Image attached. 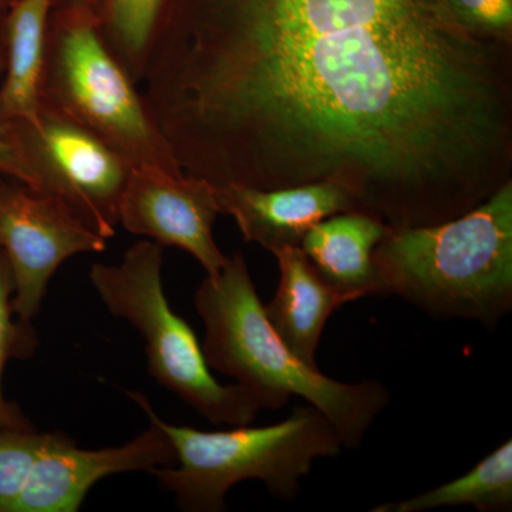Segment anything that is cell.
<instances>
[{
    "mask_svg": "<svg viewBox=\"0 0 512 512\" xmlns=\"http://www.w3.org/2000/svg\"><path fill=\"white\" fill-rule=\"evenodd\" d=\"M57 3L70 6V8L90 10V12H100L101 0H57Z\"/></svg>",
    "mask_w": 512,
    "mask_h": 512,
    "instance_id": "21",
    "label": "cell"
},
{
    "mask_svg": "<svg viewBox=\"0 0 512 512\" xmlns=\"http://www.w3.org/2000/svg\"><path fill=\"white\" fill-rule=\"evenodd\" d=\"M13 278L8 256L0 248V431L36 430L18 404L3 394V370L10 359H29L36 352L39 340L29 322L13 318Z\"/></svg>",
    "mask_w": 512,
    "mask_h": 512,
    "instance_id": "17",
    "label": "cell"
},
{
    "mask_svg": "<svg viewBox=\"0 0 512 512\" xmlns=\"http://www.w3.org/2000/svg\"><path fill=\"white\" fill-rule=\"evenodd\" d=\"M2 180H3L2 175H0V184H2Z\"/></svg>",
    "mask_w": 512,
    "mask_h": 512,
    "instance_id": "23",
    "label": "cell"
},
{
    "mask_svg": "<svg viewBox=\"0 0 512 512\" xmlns=\"http://www.w3.org/2000/svg\"><path fill=\"white\" fill-rule=\"evenodd\" d=\"M271 254L278 261L279 284L272 301L264 305L266 316L293 355L319 369L316 350L330 316L362 298L330 285L301 247L279 248Z\"/></svg>",
    "mask_w": 512,
    "mask_h": 512,
    "instance_id": "12",
    "label": "cell"
},
{
    "mask_svg": "<svg viewBox=\"0 0 512 512\" xmlns=\"http://www.w3.org/2000/svg\"><path fill=\"white\" fill-rule=\"evenodd\" d=\"M60 434V431H0V512H13L37 458Z\"/></svg>",
    "mask_w": 512,
    "mask_h": 512,
    "instance_id": "18",
    "label": "cell"
},
{
    "mask_svg": "<svg viewBox=\"0 0 512 512\" xmlns=\"http://www.w3.org/2000/svg\"><path fill=\"white\" fill-rule=\"evenodd\" d=\"M177 463L173 441L153 420L130 443L101 450H82L62 433L37 458L13 512H74L101 478L134 471L153 473Z\"/></svg>",
    "mask_w": 512,
    "mask_h": 512,
    "instance_id": "10",
    "label": "cell"
},
{
    "mask_svg": "<svg viewBox=\"0 0 512 512\" xmlns=\"http://www.w3.org/2000/svg\"><path fill=\"white\" fill-rule=\"evenodd\" d=\"M0 2L5 3L6 6H9L12 3V0H0Z\"/></svg>",
    "mask_w": 512,
    "mask_h": 512,
    "instance_id": "22",
    "label": "cell"
},
{
    "mask_svg": "<svg viewBox=\"0 0 512 512\" xmlns=\"http://www.w3.org/2000/svg\"><path fill=\"white\" fill-rule=\"evenodd\" d=\"M57 0H12L6 12L8 62L0 84V121L36 120L50 15Z\"/></svg>",
    "mask_w": 512,
    "mask_h": 512,
    "instance_id": "14",
    "label": "cell"
},
{
    "mask_svg": "<svg viewBox=\"0 0 512 512\" xmlns=\"http://www.w3.org/2000/svg\"><path fill=\"white\" fill-rule=\"evenodd\" d=\"M0 248L13 278L12 309L30 322L60 265L74 255L103 252L107 239L87 227L66 204L20 181L0 184Z\"/></svg>",
    "mask_w": 512,
    "mask_h": 512,
    "instance_id": "8",
    "label": "cell"
},
{
    "mask_svg": "<svg viewBox=\"0 0 512 512\" xmlns=\"http://www.w3.org/2000/svg\"><path fill=\"white\" fill-rule=\"evenodd\" d=\"M0 3H2V2H0ZM3 5H5V3H3Z\"/></svg>",
    "mask_w": 512,
    "mask_h": 512,
    "instance_id": "24",
    "label": "cell"
},
{
    "mask_svg": "<svg viewBox=\"0 0 512 512\" xmlns=\"http://www.w3.org/2000/svg\"><path fill=\"white\" fill-rule=\"evenodd\" d=\"M163 247L141 241L119 265L93 264L90 282L107 311L126 319L146 340L148 372L212 424L247 426L264 402L241 384L211 375L194 330L171 309L163 286Z\"/></svg>",
    "mask_w": 512,
    "mask_h": 512,
    "instance_id": "6",
    "label": "cell"
},
{
    "mask_svg": "<svg viewBox=\"0 0 512 512\" xmlns=\"http://www.w3.org/2000/svg\"><path fill=\"white\" fill-rule=\"evenodd\" d=\"M0 138L28 185L67 205L87 227L109 239L131 165L100 138L62 114L40 106L36 120L0 121Z\"/></svg>",
    "mask_w": 512,
    "mask_h": 512,
    "instance_id": "7",
    "label": "cell"
},
{
    "mask_svg": "<svg viewBox=\"0 0 512 512\" xmlns=\"http://www.w3.org/2000/svg\"><path fill=\"white\" fill-rule=\"evenodd\" d=\"M148 116L214 187L332 183L390 229L512 181V40L446 0H164Z\"/></svg>",
    "mask_w": 512,
    "mask_h": 512,
    "instance_id": "1",
    "label": "cell"
},
{
    "mask_svg": "<svg viewBox=\"0 0 512 512\" xmlns=\"http://www.w3.org/2000/svg\"><path fill=\"white\" fill-rule=\"evenodd\" d=\"M457 22L476 35L512 40V0H446Z\"/></svg>",
    "mask_w": 512,
    "mask_h": 512,
    "instance_id": "19",
    "label": "cell"
},
{
    "mask_svg": "<svg viewBox=\"0 0 512 512\" xmlns=\"http://www.w3.org/2000/svg\"><path fill=\"white\" fill-rule=\"evenodd\" d=\"M373 262L382 295L495 325L512 309V181L453 220L390 229Z\"/></svg>",
    "mask_w": 512,
    "mask_h": 512,
    "instance_id": "3",
    "label": "cell"
},
{
    "mask_svg": "<svg viewBox=\"0 0 512 512\" xmlns=\"http://www.w3.org/2000/svg\"><path fill=\"white\" fill-rule=\"evenodd\" d=\"M6 12H8V6L0 3V80L5 76L6 62H8V50H6ZM0 175H8L12 180L20 181V183H23V180H25V175H23L22 168H20L12 148L2 138H0Z\"/></svg>",
    "mask_w": 512,
    "mask_h": 512,
    "instance_id": "20",
    "label": "cell"
},
{
    "mask_svg": "<svg viewBox=\"0 0 512 512\" xmlns=\"http://www.w3.org/2000/svg\"><path fill=\"white\" fill-rule=\"evenodd\" d=\"M390 228L366 212L332 215L306 232L302 251L330 285L360 298L382 295L373 252Z\"/></svg>",
    "mask_w": 512,
    "mask_h": 512,
    "instance_id": "13",
    "label": "cell"
},
{
    "mask_svg": "<svg viewBox=\"0 0 512 512\" xmlns=\"http://www.w3.org/2000/svg\"><path fill=\"white\" fill-rule=\"evenodd\" d=\"M220 214L215 187L184 173L131 168L119 205V224L160 247L183 249L208 276L220 274L228 256L212 235Z\"/></svg>",
    "mask_w": 512,
    "mask_h": 512,
    "instance_id": "9",
    "label": "cell"
},
{
    "mask_svg": "<svg viewBox=\"0 0 512 512\" xmlns=\"http://www.w3.org/2000/svg\"><path fill=\"white\" fill-rule=\"evenodd\" d=\"M40 106L86 128L133 168L183 173L148 116L137 84L104 45L99 13L56 3L47 29Z\"/></svg>",
    "mask_w": 512,
    "mask_h": 512,
    "instance_id": "5",
    "label": "cell"
},
{
    "mask_svg": "<svg viewBox=\"0 0 512 512\" xmlns=\"http://www.w3.org/2000/svg\"><path fill=\"white\" fill-rule=\"evenodd\" d=\"M474 507L483 512L512 510V441L488 454L473 470L407 500L377 505L373 512H423Z\"/></svg>",
    "mask_w": 512,
    "mask_h": 512,
    "instance_id": "15",
    "label": "cell"
},
{
    "mask_svg": "<svg viewBox=\"0 0 512 512\" xmlns=\"http://www.w3.org/2000/svg\"><path fill=\"white\" fill-rule=\"evenodd\" d=\"M220 214L237 222L245 242H255L269 252L301 247L303 237L318 222L340 212L356 211L352 197L332 183L258 190L215 187Z\"/></svg>",
    "mask_w": 512,
    "mask_h": 512,
    "instance_id": "11",
    "label": "cell"
},
{
    "mask_svg": "<svg viewBox=\"0 0 512 512\" xmlns=\"http://www.w3.org/2000/svg\"><path fill=\"white\" fill-rule=\"evenodd\" d=\"M127 394L173 441L177 466L151 474L183 511H224L228 491L247 480H261L274 497L292 500L318 458L336 457L343 450L332 421L308 403L271 426L200 431L167 423L143 393Z\"/></svg>",
    "mask_w": 512,
    "mask_h": 512,
    "instance_id": "4",
    "label": "cell"
},
{
    "mask_svg": "<svg viewBox=\"0 0 512 512\" xmlns=\"http://www.w3.org/2000/svg\"><path fill=\"white\" fill-rule=\"evenodd\" d=\"M195 309L204 320L202 350L211 369L234 377L265 409L301 397L332 421L346 450L360 447L390 402L377 380L338 382L293 355L272 328L242 254L228 258L220 274L207 275L195 293Z\"/></svg>",
    "mask_w": 512,
    "mask_h": 512,
    "instance_id": "2",
    "label": "cell"
},
{
    "mask_svg": "<svg viewBox=\"0 0 512 512\" xmlns=\"http://www.w3.org/2000/svg\"><path fill=\"white\" fill-rule=\"evenodd\" d=\"M164 0H101L99 32L134 83L143 80L148 43Z\"/></svg>",
    "mask_w": 512,
    "mask_h": 512,
    "instance_id": "16",
    "label": "cell"
}]
</instances>
